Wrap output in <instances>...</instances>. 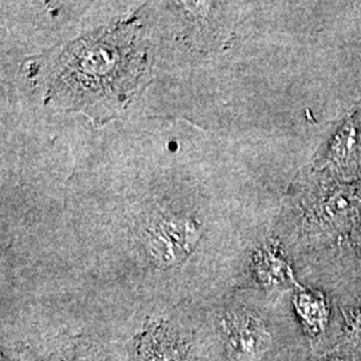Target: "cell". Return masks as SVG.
Segmentation results:
<instances>
[{
  "label": "cell",
  "mask_w": 361,
  "mask_h": 361,
  "mask_svg": "<svg viewBox=\"0 0 361 361\" xmlns=\"http://www.w3.org/2000/svg\"><path fill=\"white\" fill-rule=\"evenodd\" d=\"M134 19L67 43L51 54L46 102L106 122L129 104L146 71Z\"/></svg>",
  "instance_id": "6da1fadb"
},
{
  "label": "cell",
  "mask_w": 361,
  "mask_h": 361,
  "mask_svg": "<svg viewBox=\"0 0 361 361\" xmlns=\"http://www.w3.org/2000/svg\"><path fill=\"white\" fill-rule=\"evenodd\" d=\"M198 237L200 226L193 219L161 216L147 231V247L158 264L169 267L188 257Z\"/></svg>",
  "instance_id": "7a4b0ae2"
},
{
  "label": "cell",
  "mask_w": 361,
  "mask_h": 361,
  "mask_svg": "<svg viewBox=\"0 0 361 361\" xmlns=\"http://www.w3.org/2000/svg\"><path fill=\"white\" fill-rule=\"evenodd\" d=\"M229 341L240 355L255 356L265 347V332L250 319H232L228 323Z\"/></svg>",
  "instance_id": "3957f363"
},
{
  "label": "cell",
  "mask_w": 361,
  "mask_h": 361,
  "mask_svg": "<svg viewBox=\"0 0 361 361\" xmlns=\"http://www.w3.org/2000/svg\"><path fill=\"white\" fill-rule=\"evenodd\" d=\"M355 143H356V130L353 123L348 121L337 133L332 142L331 150H329L331 159H334L337 164L345 162L355 147Z\"/></svg>",
  "instance_id": "277c9868"
},
{
  "label": "cell",
  "mask_w": 361,
  "mask_h": 361,
  "mask_svg": "<svg viewBox=\"0 0 361 361\" xmlns=\"http://www.w3.org/2000/svg\"><path fill=\"white\" fill-rule=\"evenodd\" d=\"M357 238H359V243L361 244V231L359 232V237H357Z\"/></svg>",
  "instance_id": "5b68a950"
}]
</instances>
